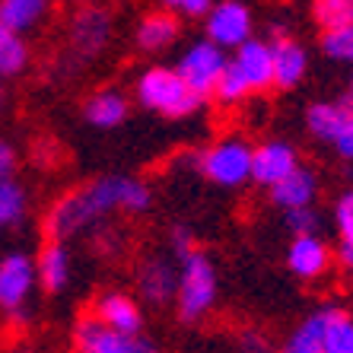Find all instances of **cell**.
<instances>
[{
    "instance_id": "1",
    "label": "cell",
    "mask_w": 353,
    "mask_h": 353,
    "mask_svg": "<svg viewBox=\"0 0 353 353\" xmlns=\"http://www.w3.org/2000/svg\"><path fill=\"white\" fill-rule=\"evenodd\" d=\"M150 207V188L137 179H124V175H108V179H92L80 188L67 191L64 197L54 201L48 210L41 230L48 242H64L77 232L96 226L99 220L112 210H131L143 214Z\"/></svg>"
},
{
    "instance_id": "2",
    "label": "cell",
    "mask_w": 353,
    "mask_h": 353,
    "mask_svg": "<svg viewBox=\"0 0 353 353\" xmlns=\"http://www.w3.org/2000/svg\"><path fill=\"white\" fill-rule=\"evenodd\" d=\"M137 99L143 102L147 108L159 112L165 118H185L191 115L204 99L194 96V92L181 83V77L169 67H153L147 74L140 77L137 83Z\"/></svg>"
},
{
    "instance_id": "3",
    "label": "cell",
    "mask_w": 353,
    "mask_h": 353,
    "mask_svg": "<svg viewBox=\"0 0 353 353\" xmlns=\"http://www.w3.org/2000/svg\"><path fill=\"white\" fill-rule=\"evenodd\" d=\"M179 319L181 321H197L201 315L214 305L216 299V271L210 258L197 248L188 258H181V277H179Z\"/></svg>"
},
{
    "instance_id": "4",
    "label": "cell",
    "mask_w": 353,
    "mask_h": 353,
    "mask_svg": "<svg viewBox=\"0 0 353 353\" xmlns=\"http://www.w3.org/2000/svg\"><path fill=\"white\" fill-rule=\"evenodd\" d=\"M197 169L204 179L223 188H236L252 179V147L242 140H223L210 150L197 153Z\"/></svg>"
},
{
    "instance_id": "5",
    "label": "cell",
    "mask_w": 353,
    "mask_h": 353,
    "mask_svg": "<svg viewBox=\"0 0 353 353\" xmlns=\"http://www.w3.org/2000/svg\"><path fill=\"white\" fill-rule=\"evenodd\" d=\"M223 67H226V58H223V51L216 48L214 41H197V45H191L185 51V58L179 61L175 74L181 77V83L194 96L207 99V96H214V86L220 80Z\"/></svg>"
},
{
    "instance_id": "6",
    "label": "cell",
    "mask_w": 353,
    "mask_h": 353,
    "mask_svg": "<svg viewBox=\"0 0 353 353\" xmlns=\"http://www.w3.org/2000/svg\"><path fill=\"white\" fill-rule=\"evenodd\" d=\"M112 39V13L102 7H83L70 23V54L77 61H92Z\"/></svg>"
},
{
    "instance_id": "7",
    "label": "cell",
    "mask_w": 353,
    "mask_h": 353,
    "mask_svg": "<svg viewBox=\"0 0 353 353\" xmlns=\"http://www.w3.org/2000/svg\"><path fill=\"white\" fill-rule=\"evenodd\" d=\"M252 39V13L239 0H223L207 10V41L216 48H239Z\"/></svg>"
},
{
    "instance_id": "8",
    "label": "cell",
    "mask_w": 353,
    "mask_h": 353,
    "mask_svg": "<svg viewBox=\"0 0 353 353\" xmlns=\"http://www.w3.org/2000/svg\"><path fill=\"white\" fill-rule=\"evenodd\" d=\"M140 334H121L96 315H83L74 328L77 353H137Z\"/></svg>"
},
{
    "instance_id": "9",
    "label": "cell",
    "mask_w": 353,
    "mask_h": 353,
    "mask_svg": "<svg viewBox=\"0 0 353 353\" xmlns=\"http://www.w3.org/2000/svg\"><path fill=\"white\" fill-rule=\"evenodd\" d=\"M232 64L239 67V74L245 77L248 90L261 92L274 86V58H271V41L261 39H248L239 45V54Z\"/></svg>"
},
{
    "instance_id": "10",
    "label": "cell",
    "mask_w": 353,
    "mask_h": 353,
    "mask_svg": "<svg viewBox=\"0 0 353 353\" xmlns=\"http://www.w3.org/2000/svg\"><path fill=\"white\" fill-rule=\"evenodd\" d=\"M35 283V268L26 255H7L0 261V309H19Z\"/></svg>"
},
{
    "instance_id": "11",
    "label": "cell",
    "mask_w": 353,
    "mask_h": 353,
    "mask_svg": "<svg viewBox=\"0 0 353 353\" xmlns=\"http://www.w3.org/2000/svg\"><path fill=\"white\" fill-rule=\"evenodd\" d=\"M296 153L290 143L283 140H271V143H264V147L252 150V179L258 185H277L280 179H287L290 172L296 169Z\"/></svg>"
},
{
    "instance_id": "12",
    "label": "cell",
    "mask_w": 353,
    "mask_h": 353,
    "mask_svg": "<svg viewBox=\"0 0 353 353\" xmlns=\"http://www.w3.org/2000/svg\"><path fill=\"white\" fill-rule=\"evenodd\" d=\"M92 315L99 321H105L108 328L121 331V334H140V325H143L137 303L124 293H102L92 303Z\"/></svg>"
},
{
    "instance_id": "13",
    "label": "cell",
    "mask_w": 353,
    "mask_h": 353,
    "mask_svg": "<svg viewBox=\"0 0 353 353\" xmlns=\"http://www.w3.org/2000/svg\"><path fill=\"white\" fill-rule=\"evenodd\" d=\"M271 58H274V86L290 90L303 80L305 74V51L296 45L293 39H287V32L274 29L271 39Z\"/></svg>"
},
{
    "instance_id": "14",
    "label": "cell",
    "mask_w": 353,
    "mask_h": 353,
    "mask_svg": "<svg viewBox=\"0 0 353 353\" xmlns=\"http://www.w3.org/2000/svg\"><path fill=\"white\" fill-rule=\"evenodd\" d=\"M287 264L296 277L312 280V277H321V274L328 271L331 252L319 236H296L290 252H287Z\"/></svg>"
},
{
    "instance_id": "15",
    "label": "cell",
    "mask_w": 353,
    "mask_h": 353,
    "mask_svg": "<svg viewBox=\"0 0 353 353\" xmlns=\"http://www.w3.org/2000/svg\"><path fill=\"white\" fill-rule=\"evenodd\" d=\"M137 287H140V293H143V299L163 305V303H169V299H175L179 274H175L172 264L163 261V258H147L137 271Z\"/></svg>"
},
{
    "instance_id": "16",
    "label": "cell",
    "mask_w": 353,
    "mask_h": 353,
    "mask_svg": "<svg viewBox=\"0 0 353 353\" xmlns=\"http://www.w3.org/2000/svg\"><path fill=\"white\" fill-rule=\"evenodd\" d=\"M274 204H280L283 210H296V207H312L315 201V175L303 165H296L287 179H280L277 185H271Z\"/></svg>"
},
{
    "instance_id": "17",
    "label": "cell",
    "mask_w": 353,
    "mask_h": 353,
    "mask_svg": "<svg viewBox=\"0 0 353 353\" xmlns=\"http://www.w3.org/2000/svg\"><path fill=\"white\" fill-rule=\"evenodd\" d=\"M39 280L48 293H58L67 287V277H70V258H67L64 242H45L39 255Z\"/></svg>"
},
{
    "instance_id": "18",
    "label": "cell",
    "mask_w": 353,
    "mask_h": 353,
    "mask_svg": "<svg viewBox=\"0 0 353 353\" xmlns=\"http://www.w3.org/2000/svg\"><path fill=\"white\" fill-rule=\"evenodd\" d=\"M175 35H179V19L172 13H163V10L143 17L137 26V41H140V48H147V51L169 48L175 41Z\"/></svg>"
},
{
    "instance_id": "19",
    "label": "cell",
    "mask_w": 353,
    "mask_h": 353,
    "mask_svg": "<svg viewBox=\"0 0 353 353\" xmlns=\"http://www.w3.org/2000/svg\"><path fill=\"white\" fill-rule=\"evenodd\" d=\"M83 115H86V121H90L92 128H118V124L124 121V115H128V102H124V96H118V92L102 90V92H96V96H90Z\"/></svg>"
},
{
    "instance_id": "20",
    "label": "cell",
    "mask_w": 353,
    "mask_h": 353,
    "mask_svg": "<svg viewBox=\"0 0 353 353\" xmlns=\"http://www.w3.org/2000/svg\"><path fill=\"white\" fill-rule=\"evenodd\" d=\"M48 7V0H0V29L23 32L35 26Z\"/></svg>"
},
{
    "instance_id": "21",
    "label": "cell",
    "mask_w": 353,
    "mask_h": 353,
    "mask_svg": "<svg viewBox=\"0 0 353 353\" xmlns=\"http://www.w3.org/2000/svg\"><path fill=\"white\" fill-rule=\"evenodd\" d=\"M344 115H347V102H337V105H331V102H315V105L305 112V124H309V131L319 140L331 143V140L337 137V131H341V124H344Z\"/></svg>"
},
{
    "instance_id": "22",
    "label": "cell",
    "mask_w": 353,
    "mask_h": 353,
    "mask_svg": "<svg viewBox=\"0 0 353 353\" xmlns=\"http://www.w3.org/2000/svg\"><path fill=\"white\" fill-rule=\"evenodd\" d=\"M325 353H353V319L341 309H328L325 334H321Z\"/></svg>"
},
{
    "instance_id": "23",
    "label": "cell",
    "mask_w": 353,
    "mask_h": 353,
    "mask_svg": "<svg viewBox=\"0 0 353 353\" xmlns=\"http://www.w3.org/2000/svg\"><path fill=\"white\" fill-rule=\"evenodd\" d=\"M325 321H328V309H319L315 315H309V319L299 325V331L290 337V344L283 347L280 353H325V350H321Z\"/></svg>"
},
{
    "instance_id": "24",
    "label": "cell",
    "mask_w": 353,
    "mask_h": 353,
    "mask_svg": "<svg viewBox=\"0 0 353 353\" xmlns=\"http://www.w3.org/2000/svg\"><path fill=\"white\" fill-rule=\"evenodd\" d=\"M29 58V48L26 41L19 39V32H10V29H0V77H13L26 67Z\"/></svg>"
},
{
    "instance_id": "25",
    "label": "cell",
    "mask_w": 353,
    "mask_h": 353,
    "mask_svg": "<svg viewBox=\"0 0 353 353\" xmlns=\"http://www.w3.org/2000/svg\"><path fill=\"white\" fill-rule=\"evenodd\" d=\"M312 17L325 32L328 29H341V26H350L353 0H312Z\"/></svg>"
},
{
    "instance_id": "26",
    "label": "cell",
    "mask_w": 353,
    "mask_h": 353,
    "mask_svg": "<svg viewBox=\"0 0 353 353\" xmlns=\"http://www.w3.org/2000/svg\"><path fill=\"white\" fill-rule=\"evenodd\" d=\"M26 194L13 179H0V230L23 220Z\"/></svg>"
},
{
    "instance_id": "27",
    "label": "cell",
    "mask_w": 353,
    "mask_h": 353,
    "mask_svg": "<svg viewBox=\"0 0 353 353\" xmlns=\"http://www.w3.org/2000/svg\"><path fill=\"white\" fill-rule=\"evenodd\" d=\"M248 92H252V90H248L245 77L239 74L236 64H230V61H226V67H223L220 80H216V86H214V96L220 99L223 105H232V102H242Z\"/></svg>"
},
{
    "instance_id": "28",
    "label": "cell",
    "mask_w": 353,
    "mask_h": 353,
    "mask_svg": "<svg viewBox=\"0 0 353 353\" xmlns=\"http://www.w3.org/2000/svg\"><path fill=\"white\" fill-rule=\"evenodd\" d=\"M321 51L334 61H350L353 64V23L341 29H328L321 35Z\"/></svg>"
},
{
    "instance_id": "29",
    "label": "cell",
    "mask_w": 353,
    "mask_h": 353,
    "mask_svg": "<svg viewBox=\"0 0 353 353\" xmlns=\"http://www.w3.org/2000/svg\"><path fill=\"white\" fill-rule=\"evenodd\" d=\"M287 226L296 232V236H315V230H319V214H315L312 207L287 210Z\"/></svg>"
},
{
    "instance_id": "30",
    "label": "cell",
    "mask_w": 353,
    "mask_h": 353,
    "mask_svg": "<svg viewBox=\"0 0 353 353\" xmlns=\"http://www.w3.org/2000/svg\"><path fill=\"white\" fill-rule=\"evenodd\" d=\"M331 147H334L344 159H353V102H350V99H347V115H344V124H341V131H337V137L331 140Z\"/></svg>"
},
{
    "instance_id": "31",
    "label": "cell",
    "mask_w": 353,
    "mask_h": 353,
    "mask_svg": "<svg viewBox=\"0 0 353 353\" xmlns=\"http://www.w3.org/2000/svg\"><path fill=\"white\" fill-rule=\"evenodd\" d=\"M334 220H337V230H341V239L353 242V191L341 197V204L334 210Z\"/></svg>"
},
{
    "instance_id": "32",
    "label": "cell",
    "mask_w": 353,
    "mask_h": 353,
    "mask_svg": "<svg viewBox=\"0 0 353 353\" xmlns=\"http://www.w3.org/2000/svg\"><path fill=\"white\" fill-rule=\"evenodd\" d=\"M172 252L179 255V261H181V258H188L191 252H197L194 236H191L185 226H175V230H172Z\"/></svg>"
},
{
    "instance_id": "33",
    "label": "cell",
    "mask_w": 353,
    "mask_h": 353,
    "mask_svg": "<svg viewBox=\"0 0 353 353\" xmlns=\"http://www.w3.org/2000/svg\"><path fill=\"white\" fill-rule=\"evenodd\" d=\"M169 10H179L185 17H204L210 10V0H163Z\"/></svg>"
},
{
    "instance_id": "34",
    "label": "cell",
    "mask_w": 353,
    "mask_h": 353,
    "mask_svg": "<svg viewBox=\"0 0 353 353\" xmlns=\"http://www.w3.org/2000/svg\"><path fill=\"white\" fill-rule=\"evenodd\" d=\"M239 353H271V344L258 331H245V334L239 337Z\"/></svg>"
},
{
    "instance_id": "35",
    "label": "cell",
    "mask_w": 353,
    "mask_h": 353,
    "mask_svg": "<svg viewBox=\"0 0 353 353\" xmlns=\"http://www.w3.org/2000/svg\"><path fill=\"white\" fill-rule=\"evenodd\" d=\"M17 172V150L7 140H0V179H13Z\"/></svg>"
},
{
    "instance_id": "36",
    "label": "cell",
    "mask_w": 353,
    "mask_h": 353,
    "mask_svg": "<svg viewBox=\"0 0 353 353\" xmlns=\"http://www.w3.org/2000/svg\"><path fill=\"white\" fill-rule=\"evenodd\" d=\"M337 261L353 274V242H341V248H337Z\"/></svg>"
},
{
    "instance_id": "37",
    "label": "cell",
    "mask_w": 353,
    "mask_h": 353,
    "mask_svg": "<svg viewBox=\"0 0 353 353\" xmlns=\"http://www.w3.org/2000/svg\"><path fill=\"white\" fill-rule=\"evenodd\" d=\"M137 353H159V350H157L153 344H150L147 337H140V341H137Z\"/></svg>"
},
{
    "instance_id": "38",
    "label": "cell",
    "mask_w": 353,
    "mask_h": 353,
    "mask_svg": "<svg viewBox=\"0 0 353 353\" xmlns=\"http://www.w3.org/2000/svg\"><path fill=\"white\" fill-rule=\"evenodd\" d=\"M7 353H29V350H19V347H17V350H7Z\"/></svg>"
},
{
    "instance_id": "39",
    "label": "cell",
    "mask_w": 353,
    "mask_h": 353,
    "mask_svg": "<svg viewBox=\"0 0 353 353\" xmlns=\"http://www.w3.org/2000/svg\"><path fill=\"white\" fill-rule=\"evenodd\" d=\"M0 105H3V90H0Z\"/></svg>"
},
{
    "instance_id": "40",
    "label": "cell",
    "mask_w": 353,
    "mask_h": 353,
    "mask_svg": "<svg viewBox=\"0 0 353 353\" xmlns=\"http://www.w3.org/2000/svg\"><path fill=\"white\" fill-rule=\"evenodd\" d=\"M350 102H353V83H350Z\"/></svg>"
}]
</instances>
